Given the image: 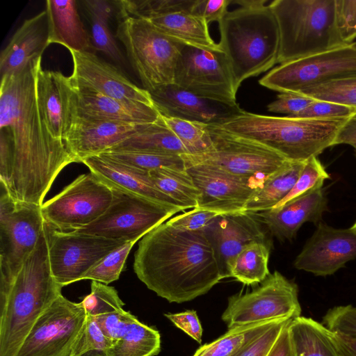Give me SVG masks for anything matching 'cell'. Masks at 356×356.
Returning <instances> with one entry per match:
<instances>
[{"label":"cell","instance_id":"cell-55","mask_svg":"<svg viewBox=\"0 0 356 356\" xmlns=\"http://www.w3.org/2000/svg\"><path fill=\"white\" fill-rule=\"evenodd\" d=\"M331 337L340 356H356V336L331 331Z\"/></svg>","mask_w":356,"mask_h":356},{"label":"cell","instance_id":"cell-41","mask_svg":"<svg viewBox=\"0 0 356 356\" xmlns=\"http://www.w3.org/2000/svg\"><path fill=\"white\" fill-rule=\"evenodd\" d=\"M330 178L318 156L306 161L298 180L289 193L271 209H278L286 203L322 188L325 181Z\"/></svg>","mask_w":356,"mask_h":356},{"label":"cell","instance_id":"cell-31","mask_svg":"<svg viewBox=\"0 0 356 356\" xmlns=\"http://www.w3.org/2000/svg\"><path fill=\"white\" fill-rule=\"evenodd\" d=\"M120 151L179 155L188 154L182 143L166 126L161 114L156 122L147 124L142 130L106 152Z\"/></svg>","mask_w":356,"mask_h":356},{"label":"cell","instance_id":"cell-37","mask_svg":"<svg viewBox=\"0 0 356 356\" xmlns=\"http://www.w3.org/2000/svg\"><path fill=\"white\" fill-rule=\"evenodd\" d=\"M194 0H120L115 1L122 19L136 17L143 19L181 11L190 12Z\"/></svg>","mask_w":356,"mask_h":356},{"label":"cell","instance_id":"cell-32","mask_svg":"<svg viewBox=\"0 0 356 356\" xmlns=\"http://www.w3.org/2000/svg\"><path fill=\"white\" fill-rule=\"evenodd\" d=\"M306 161L293 162L268 179L248 202L245 211L257 213L273 209L291 191Z\"/></svg>","mask_w":356,"mask_h":356},{"label":"cell","instance_id":"cell-19","mask_svg":"<svg viewBox=\"0 0 356 356\" xmlns=\"http://www.w3.org/2000/svg\"><path fill=\"white\" fill-rule=\"evenodd\" d=\"M70 52L74 66L70 76L73 83L117 99L155 106L149 91L135 85L118 68L92 51Z\"/></svg>","mask_w":356,"mask_h":356},{"label":"cell","instance_id":"cell-43","mask_svg":"<svg viewBox=\"0 0 356 356\" xmlns=\"http://www.w3.org/2000/svg\"><path fill=\"white\" fill-rule=\"evenodd\" d=\"M135 242L125 243L105 256L83 277V280H91L108 284L118 280L123 270L127 257Z\"/></svg>","mask_w":356,"mask_h":356},{"label":"cell","instance_id":"cell-46","mask_svg":"<svg viewBox=\"0 0 356 356\" xmlns=\"http://www.w3.org/2000/svg\"><path fill=\"white\" fill-rule=\"evenodd\" d=\"M220 215L222 214L195 207L189 211L175 216L167 220L166 222L177 229L205 232Z\"/></svg>","mask_w":356,"mask_h":356},{"label":"cell","instance_id":"cell-42","mask_svg":"<svg viewBox=\"0 0 356 356\" xmlns=\"http://www.w3.org/2000/svg\"><path fill=\"white\" fill-rule=\"evenodd\" d=\"M81 304L91 317L122 311L124 305L114 287L97 281H92L91 291Z\"/></svg>","mask_w":356,"mask_h":356},{"label":"cell","instance_id":"cell-56","mask_svg":"<svg viewBox=\"0 0 356 356\" xmlns=\"http://www.w3.org/2000/svg\"><path fill=\"white\" fill-rule=\"evenodd\" d=\"M288 326L282 330L267 356H295Z\"/></svg>","mask_w":356,"mask_h":356},{"label":"cell","instance_id":"cell-39","mask_svg":"<svg viewBox=\"0 0 356 356\" xmlns=\"http://www.w3.org/2000/svg\"><path fill=\"white\" fill-rule=\"evenodd\" d=\"M298 93L356 108V75L309 86Z\"/></svg>","mask_w":356,"mask_h":356},{"label":"cell","instance_id":"cell-7","mask_svg":"<svg viewBox=\"0 0 356 356\" xmlns=\"http://www.w3.org/2000/svg\"><path fill=\"white\" fill-rule=\"evenodd\" d=\"M115 36L123 44L144 89L152 92L174 83L177 59L185 44L166 35L149 21L131 17L120 22Z\"/></svg>","mask_w":356,"mask_h":356},{"label":"cell","instance_id":"cell-44","mask_svg":"<svg viewBox=\"0 0 356 356\" xmlns=\"http://www.w3.org/2000/svg\"><path fill=\"white\" fill-rule=\"evenodd\" d=\"M89 17L92 48L104 53L118 63H124L123 55L109 29L108 21L94 15H89Z\"/></svg>","mask_w":356,"mask_h":356},{"label":"cell","instance_id":"cell-3","mask_svg":"<svg viewBox=\"0 0 356 356\" xmlns=\"http://www.w3.org/2000/svg\"><path fill=\"white\" fill-rule=\"evenodd\" d=\"M62 288L51 273L44 230L13 282L0 292V356H16L37 319L62 294Z\"/></svg>","mask_w":356,"mask_h":356},{"label":"cell","instance_id":"cell-58","mask_svg":"<svg viewBox=\"0 0 356 356\" xmlns=\"http://www.w3.org/2000/svg\"><path fill=\"white\" fill-rule=\"evenodd\" d=\"M354 234H356V221L352 225L350 228H349Z\"/></svg>","mask_w":356,"mask_h":356},{"label":"cell","instance_id":"cell-10","mask_svg":"<svg viewBox=\"0 0 356 356\" xmlns=\"http://www.w3.org/2000/svg\"><path fill=\"white\" fill-rule=\"evenodd\" d=\"M113 200L90 225L73 231L123 243L137 242L179 210L126 190L109 186Z\"/></svg>","mask_w":356,"mask_h":356},{"label":"cell","instance_id":"cell-20","mask_svg":"<svg viewBox=\"0 0 356 356\" xmlns=\"http://www.w3.org/2000/svg\"><path fill=\"white\" fill-rule=\"evenodd\" d=\"M38 107L51 135L65 143L76 119L75 92L70 76L38 65L35 76Z\"/></svg>","mask_w":356,"mask_h":356},{"label":"cell","instance_id":"cell-24","mask_svg":"<svg viewBox=\"0 0 356 356\" xmlns=\"http://www.w3.org/2000/svg\"><path fill=\"white\" fill-rule=\"evenodd\" d=\"M146 124L76 118L65 145L77 162L81 163L87 157L109 150L142 130Z\"/></svg>","mask_w":356,"mask_h":356},{"label":"cell","instance_id":"cell-8","mask_svg":"<svg viewBox=\"0 0 356 356\" xmlns=\"http://www.w3.org/2000/svg\"><path fill=\"white\" fill-rule=\"evenodd\" d=\"M212 146L199 154H183L185 162L204 163L262 186L293 161L256 142L235 136L216 124L209 125Z\"/></svg>","mask_w":356,"mask_h":356},{"label":"cell","instance_id":"cell-33","mask_svg":"<svg viewBox=\"0 0 356 356\" xmlns=\"http://www.w3.org/2000/svg\"><path fill=\"white\" fill-rule=\"evenodd\" d=\"M272 243L254 242L245 246L235 257L229 277L246 285L261 284L269 275L268 260Z\"/></svg>","mask_w":356,"mask_h":356},{"label":"cell","instance_id":"cell-13","mask_svg":"<svg viewBox=\"0 0 356 356\" xmlns=\"http://www.w3.org/2000/svg\"><path fill=\"white\" fill-rule=\"evenodd\" d=\"M356 75V42L280 64L259 83L272 90L298 92L309 86Z\"/></svg>","mask_w":356,"mask_h":356},{"label":"cell","instance_id":"cell-1","mask_svg":"<svg viewBox=\"0 0 356 356\" xmlns=\"http://www.w3.org/2000/svg\"><path fill=\"white\" fill-rule=\"evenodd\" d=\"M41 58L1 76L0 87V129L8 133L12 152L10 170L1 186L15 201L40 206L61 170L77 162L42 118L35 90Z\"/></svg>","mask_w":356,"mask_h":356},{"label":"cell","instance_id":"cell-18","mask_svg":"<svg viewBox=\"0 0 356 356\" xmlns=\"http://www.w3.org/2000/svg\"><path fill=\"white\" fill-rule=\"evenodd\" d=\"M356 259V234L322 222L296 257L293 266L316 276L331 275Z\"/></svg>","mask_w":356,"mask_h":356},{"label":"cell","instance_id":"cell-27","mask_svg":"<svg viewBox=\"0 0 356 356\" xmlns=\"http://www.w3.org/2000/svg\"><path fill=\"white\" fill-rule=\"evenodd\" d=\"M46 10L26 19L0 54L1 77L22 70L32 59L42 57L49 46Z\"/></svg>","mask_w":356,"mask_h":356},{"label":"cell","instance_id":"cell-54","mask_svg":"<svg viewBox=\"0 0 356 356\" xmlns=\"http://www.w3.org/2000/svg\"><path fill=\"white\" fill-rule=\"evenodd\" d=\"M85 9L88 15H94L108 21L114 12L113 1L106 0H84L82 1Z\"/></svg>","mask_w":356,"mask_h":356},{"label":"cell","instance_id":"cell-26","mask_svg":"<svg viewBox=\"0 0 356 356\" xmlns=\"http://www.w3.org/2000/svg\"><path fill=\"white\" fill-rule=\"evenodd\" d=\"M323 188L293 200L278 209L254 213L269 232L280 240H291L305 222L318 225L327 211Z\"/></svg>","mask_w":356,"mask_h":356},{"label":"cell","instance_id":"cell-34","mask_svg":"<svg viewBox=\"0 0 356 356\" xmlns=\"http://www.w3.org/2000/svg\"><path fill=\"white\" fill-rule=\"evenodd\" d=\"M273 319L236 326L215 341L200 346L193 356H231L280 320Z\"/></svg>","mask_w":356,"mask_h":356},{"label":"cell","instance_id":"cell-6","mask_svg":"<svg viewBox=\"0 0 356 356\" xmlns=\"http://www.w3.org/2000/svg\"><path fill=\"white\" fill-rule=\"evenodd\" d=\"M268 5L280 31L277 63L348 44L339 31L336 0H275Z\"/></svg>","mask_w":356,"mask_h":356},{"label":"cell","instance_id":"cell-2","mask_svg":"<svg viewBox=\"0 0 356 356\" xmlns=\"http://www.w3.org/2000/svg\"><path fill=\"white\" fill-rule=\"evenodd\" d=\"M134 270L149 289L170 302L192 300L224 279L205 233L177 229L166 221L139 241Z\"/></svg>","mask_w":356,"mask_h":356},{"label":"cell","instance_id":"cell-45","mask_svg":"<svg viewBox=\"0 0 356 356\" xmlns=\"http://www.w3.org/2000/svg\"><path fill=\"white\" fill-rule=\"evenodd\" d=\"M112 341L102 332L94 317L88 316L82 333L70 356H80L90 351H106Z\"/></svg>","mask_w":356,"mask_h":356},{"label":"cell","instance_id":"cell-15","mask_svg":"<svg viewBox=\"0 0 356 356\" xmlns=\"http://www.w3.org/2000/svg\"><path fill=\"white\" fill-rule=\"evenodd\" d=\"M88 315L62 294L37 319L16 356H70Z\"/></svg>","mask_w":356,"mask_h":356},{"label":"cell","instance_id":"cell-51","mask_svg":"<svg viewBox=\"0 0 356 356\" xmlns=\"http://www.w3.org/2000/svg\"><path fill=\"white\" fill-rule=\"evenodd\" d=\"M337 25L346 44L356 38V0H336Z\"/></svg>","mask_w":356,"mask_h":356},{"label":"cell","instance_id":"cell-25","mask_svg":"<svg viewBox=\"0 0 356 356\" xmlns=\"http://www.w3.org/2000/svg\"><path fill=\"white\" fill-rule=\"evenodd\" d=\"M81 163L108 186L136 193L180 211L185 210L156 186L149 171L118 162L102 154L87 157Z\"/></svg>","mask_w":356,"mask_h":356},{"label":"cell","instance_id":"cell-59","mask_svg":"<svg viewBox=\"0 0 356 356\" xmlns=\"http://www.w3.org/2000/svg\"><path fill=\"white\" fill-rule=\"evenodd\" d=\"M351 146L354 148L355 152V154H356V143L352 145Z\"/></svg>","mask_w":356,"mask_h":356},{"label":"cell","instance_id":"cell-23","mask_svg":"<svg viewBox=\"0 0 356 356\" xmlns=\"http://www.w3.org/2000/svg\"><path fill=\"white\" fill-rule=\"evenodd\" d=\"M73 86L76 118L94 121L147 124L154 122L160 118V113L156 106L117 99L86 87L74 83Z\"/></svg>","mask_w":356,"mask_h":356},{"label":"cell","instance_id":"cell-21","mask_svg":"<svg viewBox=\"0 0 356 356\" xmlns=\"http://www.w3.org/2000/svg\"><path fill=\"white\" fill-rule=\"evenodd\" d=\"M267 229L254 213L222 214L205 231L223 278L229 277V268L238 254L254 242L272 243Z\"/></svg>","mask_w":356,"mask_h":356},{"label":"cell","instance_id":"cell-36","mask_svg":"<svg viewBox=\"0 0 356 356\" xmlns=\"http://www.w3.org/2000/svg\"><path fill=\"white\" fill-rule=\"evenodd\" d=\"M161 350L158 330L135 321L107 350V356H155Z\"/></svg>","mask_w":356,"mask_h":356},{"label":"cell","instance_id":"cell-29","mask_svg":"<svg viewBox=\"0 0 356 356\" xmlns=\"http://www.w3.org/2000/svg\"><path fill=\"white\" fill-rule=\"evenodd\" d=\"M159 31L185 44L202 48H219L211 38L206 21L190 12L181 11L146 19Z\"/></svg>","mask_w":356,"mask_h":356},{"label":"cell","instance_id":"cell-53","mask_svg":"<svg viewBox=\"0 0 356 356\" xmlns=\"http://www.w3.org/2000/svg\"><path fill=\"white\" fill-rule=\"evenodd\" d=\"M173 324L183 330L195 341L200 343L202 337V327L197 313L194 310H187L178 314H165Z\"/></svg>","mask_w":356,"mask_h":356},{"label":"cell","instance_id":"cell-16","mask_svg":"<svg viewBox=\"0 0 356 356\" xmlns=\"http://www.w3.org/2000/svg\"><path fill=\"white\" fill-rule=\"evenodd\" d=\"M44 231L51 273L63 287L82 280L97 263L125 243L97 236L59 231L46 223Z\"/></svg>","mask_w":356,"mask_h":356},{"label":"cell","instance_id":"cell-4","mask_svg":"<svg viewBox=\"0 0 356 356\" xmlns=\"http://www.w3.org/2000/svg\"><path fill=\"white\" fill-rule=\"evenodd\" d=\"M267 0L233 1L241 6L227 11L219 24L220 49L227 56L238 90L245 79L277 63L280 31Z\"/></svg>","mask_w":356,"mask_h":356},{"label":"cell","instance_id":"cell-50","mask_svg":"<svg viewBox=\"0 0 356 356\" xmlns=\"http://www.w3.org/2000/svg\"><path fill=\"white\" fill-rule=\"evenodd\" d=\"M314 99L298 92L280 93L277 99L268 104V111L297 117L307 108Z\"/></svg>","mask_w":356,"mask_h":356},{"label":"cell","instance_id":"cell-40","mask_svg":"<svg viewBox=\"0 0 356 356\" xmlns=\"http://www.w3.org/2000/svg\"><path fill=\"white\" fill-rule=\"evenodd\" d=\"M102 154L118 162L149 171L161 168L186 169L182 155L138 152H106Z\"/></svg>","mask_w":356,"mask_h":356},{"label":"cell","instance_id":"cell-9","mask_svg":"<svg viewBox=\"0 0 356 356\" xmlns=\"http://www.w3.org/2000/svg\"><path fill=\"white\" fill-rule=\"evenodd\" d=\"M44 223L40 205L15 201L1 186L0 292L8 289L35 249Z\"/></svg>","mask_w":356,"mask_h":356},{"label":"cell","instance_id":"cell-47","mask_svg":"<svg viewBox=\"0 0 356 356\" xmlns=\"http://www.w3.org/2000/svg\"><path fill=\"white\" fill-rule=\"evenodd\" d=\"M291 318H284L231 356H267Z\"/></svg>","mask_w":356,"mask_h":356},{"label":"cell","instance_id":"cell-38","mask_svg":"<svg viewBox=\"0 0 356 356\" xmlns=\"http://www.w3.org/2000/svg\"><path fill=\"white\" fill-rule=\"evenodd\" d=\"M161 116L166 126L184 146L188 154H199L211 149L212 140L209 124L161 114Z\"/></svg>","mask_w":356,"mask_h":356},{"label":"cell","instance_id":"cell-11","mask_svg":"<svg viewBox=\"0 0 356 356\" xmlns=\"http://www.w3.org/2000/svg\"><path fill=\"white\" fill-rule=\"evenodd\" d=\"M111 188L95 175L82 174L41 205L46 224L73 232L99 218L113 200Z\"/></svg>","mask_w":356,"mask_h":356},{"label":"cell","instance_id":"cell-48","mask_svg":"<svg viewBox=\"0 0 356 356\" xmlns=\"http://www.w3.org/2000/svg\"><path fill=\"white\" fill-rule=\"evenodd\" d=\"M103 334L112 344L121 338L137 318L125 310L94 317Z\"/></svg>","mask_w":356,"mask_h":356},{"label":"cell","instance_id":"cell-14","mask_svg":"<svg viewBox=\"0 0 356 356\" xmlns=\"http://www.w3.org/2000/svg\"><path fill=\"white\" fill-rule=\"evenodd\" d=\"M173 83L202 97L238 104L231 65L220 47L184 44L177 59Z\"/></svg>","mask_w":356,"mask_h":356},{"label":"cell","instance_id":"cell-28","mask_svg":"<svg viewBox=\"0 0 356 356\" xmlns=\"http://www.w3.org/2000/svg\"><path fill=\"white\" fill-rule=\"evenodd\" d=\"M49 44L56 43L69 51H92L90 35L81 20L74 0L46 1Z\"/></svg>","mask_w":356,"mask_h":356},{"label":"cell","instance_id":"cell-17","mask_svg":"<svg viewBox=\"0 0 356 356\" xmlns=\"http://www.w3.org/2000/svg\"><path fill=\"white\" fill-rule=\"evenodd\" d=\"M186 169L200 192L197 207L220 214L245 211L254 193L262 186L214 165L185 162Z\"/></svg>","mask_w":356,"mask_h":356},{"label":"cell","instance_id":"cell-30","mask_svg":"<svg viewBox=\"0 0 356 356\" xmlns=\"http://www.w3.org/2000/svg\"><path fill=\"white\" fill-rule=\"evenodd\" d=\"M288 328L295 356H340L330 330L323 323L300 316Z\"/></svg>","mask_w":356,"mask_h":356},{"label":"cell","instance_id":"cell-22","mask_svg":"<svg viewBox=\"0 0 356 356\" xmlns=\"http://www.w3.org/2000/svg\"><path fill=\"white\" fill-rule=\"evenodd\" d=\"M155 106L165 116L206 124H219L243 111L230 105L192 93L175 83L150 92Z\"/></svg>","mask_w":356,"mask_h":356},{"label":"cell","instance_id":"cell-52","mask_svg":"<svg viewBox=\"0 0 356 356\" xmlns=\"http://www.w3.org/2000/svg\"><path fill=\"white\" fill-rule=\"evenodd\" d=\"M232 2V0H194L190 13L204 19L208 24L212 22L219 23Z\"/></svg>","mask_w":356,"mask_h":356},{"label":"cell","instance_id":"cell-12","mask_svg":"<svg viewBox=\"0 0 356 356\" xmlns=\"http://www.w3.org/2000/svg\"><path fill=\"white\" fill-rule=\"evenodd\" d=\"M301 314L297 284L275 270L252 291L229 298L222 320L228 329Z\"/></svg>","mask_w":356,"mask_h":356},{"label":"cell","instance_id":"cell-35","mask_svg":"<svg viewBox=\"0 0 356 356\" xmlns=\"http://www.w3.org/2000/svg\"><path fill=\"white\" fill-rule=\"evenodd\" d=\"M149 174L156 186L185 210L197 207L200 192L186 169L161 168Z\"/></svg>","mask_w":356,"mask_h":356},{"label":"cell","instance_id":"cell-57","mask_svg":"<svg viewBox=\"0 0 356 356\" xmlns=\"http://www.w3.org/2000/svg\"><path fill=\"white\" fill-rule=\"evenodd\" d=\"M356 143V113L351 116L339 131L335 145L346 144L352 145Z\"/></svg>","mask_w":356,"mask_h":356},{"label":"cell","instance_id":"cell-5","mask_svg":"<svg viewBox=\"0 0 356 356\" xmlns=\"http://www.w3.org/2000/svg\"><path fill=\"white\" fill-rule=\"evenodd\" d=\"M349 118L270 116L243 110L216 125L297 162L318 156L325 149L335 145L339 131Z\"/></svg>","mask_w":356,"mask_h":356},{"label":"cell","instance_id":"cell-49","mask_svg":"<svg viewBox=\"0 0 356 356\" xmlns=\"http://www.w3.org/2000/svg\"><path fill=\"white\" fill-rule=\"evenodd\" d=\"M356 113V108L347 105L314 99L296 118H348Z\"/></svg>","mask_w":356,"mask_h":356}]
</instances>
